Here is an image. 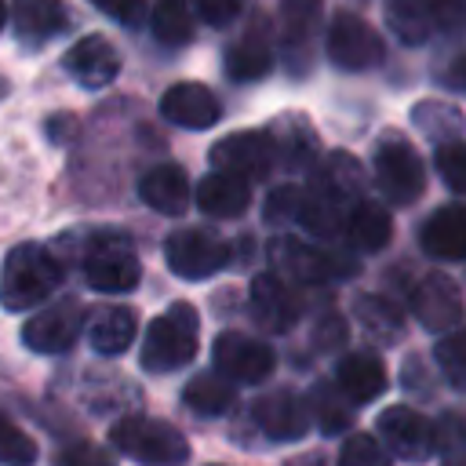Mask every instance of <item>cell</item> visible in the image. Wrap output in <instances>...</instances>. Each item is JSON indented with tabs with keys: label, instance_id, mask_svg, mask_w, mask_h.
<instances>
[{
	"label": "cell",
	"instance_id": "obj_44",
	"mask_svg": "<svg viewBox=\"0 0 466 466\" xmlns=\"http://www.w3.org/2000/svg\"><path fill=\"white\" fill-rule=\"evenodd\" d=\"M47 131H51V138H55V142H66V138H73V135H76V120H73L69 113H58V116H51V120H47Z\"/></svg>",
	"mask_w": 466,
	"mask_h": 466
},
{
	"label": "cell",
	"instance_id": "obj_1",
	"mask_svg": "<svg viewBox=\"0 0 466 466\" xmlns=\"http://www.w3.org/2000/svg\"><path fill=\"white\" fill-rule=\"evenodd\" d=\"M360 186H364L360 164L350 153H331L328 160H320L309 171L295 222H302L306 233H313V237L346 233V218L360 204Z\"/></svg>",
	"mask_w": 466,
	"mask_h": 466
},
{
	"label": "cell",
	"instance_id": "obj_17",
	"mask_svg": "<svg viewBox=\"0 0 466 466\" xmlns=\"http://www.w3.org/2000/svg\"><path fill=\"white\" fill-rule=\"evenodd\" d=\"M302 302L291 291V280H284L280 273H258L251 280V317L258 320V328L284 335L299 324Z\"/></svg>",
	"mask_w": 466,
	"mask_h": 466
},
{
	"label": "cell",
	"instance_id": "obj_49",
	"mask_svg": "<svg viewBox=\"0 0 466 466\" xmlns=\"http://www.w3.org/2000/svg\"><path fill=\"white\" fill-rule=\"evenodd\" d=\"M4 95H7V84H4V80H0V98H4Z\"/></svg>",
	"mask_w": 466,
	"mask_h": 466
},
{
	"label": "cell",
	"instance_id": "obj_20",
	"mask_svg": "<svg viewBox=\"0 0 466 466\" xmlns=\"http://www.w3.org/2000/svg\"><path fill=\"white\" fill-rule=\"evenodd\" d=\"M193 200L208 218H237L251 204V182H244L229 171H211L197 182Z\"/></svg>",
	"mask_w": 466,
	"mask_h": 466
},
{
	"label": "cell",
	"instance_id": "obj_43",
	"mask_svg": "<svg viewBox=\"0 0 466 466\" xmlns=\"http://www.w3.org/2000/svg\"><path fill=\"white\" fill-rule=\"evenodd\" d=\"M342 331H346V328H342L339 317H324L320 328H317V346H320V350H335V346H342V339H346Z\"/></svg>",
	"mask_w": 466,
	"mask_h": 466
},
{
	"label": "cell",
	"instance_id": "obj_35",
	"mask_svg": "<svg viewBox=\"0 0 466 466\" xmlns=\"http://www.w3.org/2000/svg\"><path fill=\"white\" fill-rule=\"evenodd\" d=\"M433 360L455 390H466V331L441 335V342L433 346Z\"/></svg>",
	"mask_w": 466,
	"mask_h": 466
},
{
	"label": "cell",
	"instance_id": "obj_46",
	"mask_svg": "<svg viewBox=\"0 0 466 466\" xmlns=\"http://www.w3.org/2000/svg\"><path fill=\"white\" fill-rule=\"evenodd\" d=\"M288 466H324L320 459H295V462H288Z\"/></svg>",
	"mask_w": 466,
	"mask_h": 466
},
{
	"label": "cell",
	"instance_id": "obj_19",
	"mask_svg": "<svg viewBox=\"0 0 466 466\" xmlns=\"http://www.w3.org/2000/svg\"><path fill=\"white\" fill-rule=\"evenodd\" d=\"M419 244H422L426 255L444 258V262L466 258V204H444V208H437L422 222Z\"/></svg>",
	"mask_w": 466,
	"mask_h": 466
},
{
	"label": "cell",
	"instance_id": "obj_33",
	"mask_svg": "<svg viewBox=\"0 0 466 466\" xmlns=\"http://www.w3.org/2000/svg\"><path fill=\"white\" fill-rule=\"evenodd\" d=\"M149 25H153V36L167 47H182L193 40V15L186 0H157Z\"/></svg>",
	"mask_w": 466,
	"mask_h": 466
},
{
	"label": "cell",
	"instance_id": "obj_26",
	"mask_svg": "<svg viewBox=\"0 0 466 466\" xmlns=\"http://www.w3.org/2000/svg\"><path fill=\"white\" fill-rule=\"evenodd\" d=\"M390 237H393V218H390L386 204L360 197V204L346 218V240L360 251H382L390 244Z\"/></svg>",
	"mask_w": 466,
	"mask_h": 466
},
{
	"label": "cell",
	"instance_id": "obj_24",
	"mask_svg": "<svg viewBox=\"0 0 466 466\" xmlns=\"http://www.w3.org/2000/svg\"><path fill=\"white\" fill-rule=\"evenodd\" d=\"M437 22V0H386V25L404 47L426 44Z\"/></svg>",
	"mask_w": 466,
	"mask_h": 466
},
{
	"label": "cell",
	"instance_id": "obj_45",
	"mask_svg": "<svg viewBox=\"0 0 466 466\" xmlns=\"http://www.w3.org/2000/svg\"><path fill=\"white\" fill-rule=\"evenodd\" d=\"M444 84H448L451 91H466V55H459V58L444 69Z\"/></svg>",
	"mask_w": 466,
	"mask_h": 466
},
{
	"label": "cell",
	"instance_id": "obj_40",
	"mask_svg": "<svg viewBox=\"0 0 466 466\" xmlns=\"http://www.w3.org/2000/svg\"><path fill=\"white\" fill-rule=\"evenodd\" d=\"M299 204H302V189L299 186L273 189L269 200H266V222H295L299 218Z\"/></svg>",
	"mask_w": 466,
	"mask_h": 466
},
{
	"label": "cell",
	"instance_id": "obj_18",
	"mask_svg": "<svg viewBox=\"0 0 466 466\" xmlns=\"http://www.w3.org/2000/svg\"><path fill=\"white\" fill-rule=\"evenodd\" d=\"M160 116L167 124H175V127L204 131V127L218 124L222 106H218V98H215L211 87H204L197 80H182V84H171L160 95Z\"/></svg>",
	"mask_w": 466,
	"mask_h": 466
},
{
	"label": "cell",
	"instance_id": "obj_6",
	"mask_svg": "<svg viewBox=\"0 0 466 466\" xmlns=\"http://www.w3.org/2000/svg\"><path fill=\"white\" fill-rule=\"evenodd\" d=\"M269 262L273 273H280L291 284H328V280H350L357 273V262L350 255H331L299 237H277L269 244Z\"/></svg>",
	"mask_w": 466,
	"mask_h": 466
},
{
	"label": "cell",
	"instance_id": "obj_14",
	"mask_svg": "<svg viewBox=\"0 0 466 466\" xmlns=\"http://www.w3.org/2000/svg\"><path fill=\"white\" fill-rule=\"evenodd\" d=\"M408 306H411L415 320L433 335H448L462 320V291L448 273H426L411 288Z\"/></svg>",
	"mask_w": 466,
	"mask_h": 466
},
{
	"label": "cell",
	"instance_id": "obj_47",
	"mask_svg": "<svg viewBox=\"0 0 466 466\" xmlns=\"http://www.w3.org/2000/svg\"><path fill=\"white\" fill-rule=\"evenodd\" d=\"M444 466H466V455H451Z\"/></svg>",
	"mask_w": 466,
	"mask_h": 466
},
{
	"label": "cell",
	"instance_id": "obj_22",
	"mask_svg": "<svg viewBox=\"0 0 466 466\" xmlns=\"http://www.w3.org/2000/svg\"><path fill=\"white\" fill-rule=\"evenodd\" d=\"M15 11V36L25 47H36L69 29V11L62 0H11Z\"/></svg>",
	"mask_w": 466,
	"mask_h": 466
},
{
	"label": "cell",
	"instance_id": "obj_23",
	"mask_svg": "<svg viewBox=\"0 0 466 466\" xmlns=\"http://www.w3.org/2000/svg\"><path fill=\"white\" fill-rule=\"evenodd\" d=\"M138 197L160 215H186L189 211V178L178 164H157L142 175Z\"/></svg>",
	"mask_w": 466,
	"mask_h": 466
},
{
	"label": "cell",
	"instance_id": "obj_34",
	"mask_svg": "<svg viewBox=\"0 0 466 466\" xmlns=\"http://www.w3.org/2000/svg\"><path fill=\"white\" fill-rule=\"evenodd\" d=\"M350 397L346 393H335L328 382H317L313 386V397H309V411L317 415V422H320V433H328V437H335V433H342V430H350V422H353V411H350V404H346Z\"/></svg>",
	"mask_w": 466,
	"mask_h": 466
},
{
	"label": "cell",
	"instance_id": "obj_5",
	"mask_svg": "<svg viewBox=\"0 0 466 466\" xmlns=\"http://www.w3.org/2000/svg\"><path fill=\"white\" fill-rule=\"evenodd\" d=\"M109 444L142 466H182L189 459V441L171 422L149 415H124L113 422Z\"/></svg>",
	"mask_w": 466,
	"mask_h": 466
},
{
	"label": "cell",
	"instance_id": "obj_38",
	"mask_svg": "<svg viewBox=\"0 0 466 466\" xmlns=\"http://www.w3.org/2000/svg\"><path fill=\"white\" fill-rule=\"evenodd\" d=\"M433 160H437V175L444 178V186L455 193H466V142L455 138V142L437 146Z\"/></svg>",
	"mask_w": 466,
	"mask_h": 466
},
{
	"label": "cell",
	"instance_id": "obj_21",
	"mask_svg": "<svg viewBox=\"0 0 466 466\" xmlns=\"http://www.w3.org/2000/svg\"><path fill=\"white\" fill-rule=\"evenodd\" d=\"M335 382L339 390L350 397V404H371L375 397L386 393L390 386V375H386V364L375 357V353H346L339 360V371H335Z\"/></svg>",
	"mask_w": 466,
	"mask_h": 466
},
{
	"label": "cell",
	"instance_id": "obj_32",
	"mask_svg": "<svg viewBox=\"0 0 466 466\" xmlns=\"http://www.w3.org/2000/svg\"><path fill=\"white\" fill-rule=\"evenodd\" d=\"M277 127H280L277 138H273V142H277V160H284V164L295 167V171L309 167L313 157H317V135H313L309 120H302V116H284Z\"/></svg>",
	"mask_w": 466,
	"mask_h": 466
},
{
	"label": "cell",
	"instance_id": "obj_13",
	"mask_svg": "<svg viewBox=\"0 0 466 466\" xmlns=\"http://www.w3.org/2000/svg\"><path fill=\"white\" fill-rule=\"evenodd\" d=\"M80 328H84V309H80V302L62 299V302L44 306L40 313H33V317L22 324V342H25V350H33V353H66V350H73Z\"/></svg>",
	"mask_w": 466,
	"mask_h": 466
},
{
	"label": "cell",
	"instance_id": "obj_30",
	"mask_svg": "<svg viewBox=\"0 0 466 466\" xmlns=\"http://www.w3.org/2000/svg\"><path fill=\"white\" fill-rule=\"evenodd\" d=\"M182 400H186L197 415H226V411L233 408L237 393H233V386L226 382L222 371H200V375H193V379L186 382Z\"/></svg>",
	"mask_w": 466,
	"mask_h": 466
},
{
	"label": "cell",
	"instance_id": "obj_25",
	"mask_svg": "<svg viewBox=\"0 0 466 466\" xmlns=\"http://www.w3.org/2000/svg\"><path fill=\"white\" fill-rule=\"evenodd\" d=\"M135 328H138L135 309H127V306H106V309H98L87 320V342H91L95 353L116 357V353H124L131 346Z\"/></svg>",
	"mask_w": 466,
	"mask_h": 466
},
{
	"label": "cell",
	"instance_id": "obj_12",
	"mask_svg": "<svg viewBox=\"0 0 466 466\" xmlns=\"http://www.w3.org/2000/svg\"><path fill=\"white\" fill-rule=\"evenodd\" d=\"M379 433H382L386 448H390L397 459H404V462H426V459L441 448V444H437V426H433L422 411H415V408H408V404L386 408V411L379 415Z\"/></svg>",
	"mask_w": 466,
	"mask_h": 466
},
{
	"label": "cell",
	"instance_id": "obj_39",
	"mask_svg": "<svg viewBox=\"0 0 466 466\" xmlns=\"http://www.w3.org/2000/svg\"><path fill=\"white\" fill-rule=\"evenodd\" d=\"M55 466H116L113 451H106L102 444H91V441H76L69 448L58 451Z\"/></svg>",
	"mask_w": 466,
	"mask_h": 466
},
{
	"label": "cell",
	"instance_id": "obj_41",
	"mask_svg": "<svg viewBox=\"0 0 466 466\" xmlns=\"http://www.w3.org/2000/svg\"><path fill=\"white\" fill-rule=\"evenodd\" d=\"M98 11H106L113 22H120V25H142L146 22V11H149V4L146 0H91Z\"/></svg>",
	"mask_w": 466,
	"mask_h": 466
},
{
	"label": "cell",
	"instance_id": "obj_31",
	"mask_svg": "<svg viewBox=\"0 0 466 466\" xmlns=\"http://www.w3.org/2000/svg\"><path fill=\"white\" fill-rule=\"evenodd\" d=\"M320 11H324V0H280V15H277L280 44L288 51L306 47L320 22Z\"/></svg>",
	"mask_w": 466,
	"mask_h": 466
},
{
	"label": "cell",
	"instance_id": "obj_48",
	"mask_svg": "<svg viewBox=\"0 0 466 466\" xmlns=\"http://www.w3.org/2000/svg\"><path fill=\"white\" fill-rule=\"evenodd\" d=\"M4 22H7V4L0 0V29H4Z\"/></svg>",
	"mask_w": 466,
	"mask_h": 466
},
{
	"label": "cell",
	"instance_id": "obj_8",
	"mask_svg": "<svg viewBox=\"0 0 466 466\" xmlns=\"http://www.w3.org/2000/svg\"><path fill=\"white\" fill-rule=\"evenodd\" d=\"M164 258H167V269L182 280H208L215 277L226 262H229V244L208 229H175L164 244Z\"/></svg>",
	"mask_w": 466,
	"mask_h": 466
},
{
	"label": "cell",
	"instance_id": "obj_42",
	"mask_svg": "<svg viewBox=\"0 0 466 466\" xmlns=\"http://www.w3.org/2000/svg\"><path fill=\"white\" fill-rule=\"evenodd\" d=\"M193 11L208 22V25H229L240 18L244 0H193Z\"/></svg>",
	"mask_w": 466,
	"mask_h": 466
},
{
	"label": "cell",
	"instance_id": "obj_16",
	"mask_svg": "<svg viewBox=\"0 0 466 466\" xmlns=\"http://www.w3.org/2000/svg\"><path fill=\"white\" fill-rule=\"evenodd\" d=\"M62 66H66V73H73V80L80 87L98 91V87H106V84L116 80L124 58H120V51H116L113 40H106L102 33H91V36H80L62 55Z\"/></svg>",
	"mask_w": 466,
	"mask_h": 466
},
{
	"label": "cell",
	"instance_id": "obj_9",
	"mask_svg": "<svg viewBox=\"0 0 466 466\" xmlns=\"http://www.w3.org/2000/svg\"><path fill=\"white\" fill-rule=\"evenodd\" d=\"M211 164L244 182H262L277 164V142L266 131H233L211 146Z\"/></svg>",
	"mask_w": 466,
	"mask_h": 466
},
{
	"label": "cell",
	"instance_id": "obj_27",
	"mask_svg": "<svg viewBox=\"0 0 466 466\" xmlns=\"http://www.w3.org/2000/svg\"><path fill=\"white\" fill-rule=\"evenodd\" d=\"M411 124L433 142V146H444V142H455L462 138V113L451 106V102H441V98H422L411 106Z\"/></svg>",
	"mask_w": 466,
	"mask_h": 466
},
{
	"label": "cell",
	"instance_id": "obj_29",
	"mask_svg": "<svg viewBox=\"0 0 466 466\" xmlns=\"http://www.w3.org/2000/svg\"><path fill=\"white\" fill-rule=\"evenodd\" d=\"M269 69H273V47H269L258 33L244 36L240 44H233V47L226 51V76H229L233 84H255V80H262Z\"/></svg>",
	"mask_w": 466,
	"mask_h": 466
},
{
	"label": "cell",
	"instance_id": "obj_37",
	"mask_svg": "<svg viewBox=\"0 0 466 466\" xmlns=\"http://www.w3.org/2000/svg\"><path fill=\"white\" fill-rule=\"evenodd\" d=\"M339 466H390V451L371 433H350L342 441Z\"/></svg>",
	"mask_w": 466,
	"mask_h": 466
},
{
	"label": "cell",
	"instance_id": "obj_3",
	"mask_svg": "<svg viewBox=\"0 0 466 466\" xmlns=\"http://www.w3.org/2000/svg\"><path fill=\"white\" fill-rule=\"evenodd\" d=\"M197 331H200V317L189 302H171L167 313L153 317L138 350V364L149 375L160 371H175L182 364H189L197 357Z\"/></svg>",
	"mask_w": 466,
	"mask_h": 466
},
{
	"label": "cell",
	"instance_id": "obj_2",
	"mask_svg": "<svg viewBox=\"0 0 466 466\" xmlns=\"http://www.w3.org/2000/svg\"><path fill=\"white\" fill-rule=\"evenodd\" d=\"M62 284V262L44 244H18L7 251L0 269V306L7 313H22L44 306Z\"/></svg>",
	"mask_w": 466,
	"mask_h": 466
},
{
	"label": "cell",
	"instance_id": "obj_28",
	"mask_svg": "<svg viewBox=\"0 0 466 466\" xmlns=\"http://www.w3.org/2000/svg\"><path fill=\"white\" fill-rule=\"evenodd\" d=\"M360 328L379 342V346H393L400 335H404V313L400 306H393L390 299L382 295H360L357 306H353Z\"/></svg>",
	"mask_w": 466,
	"mask_h": 466
},
{
	"label": "cell",
	"instance_id": "obj_11",
	"mask_svg": "<svg viewBox=\"0 0 466 466\" xmlns=\"http://www.w3.org/2000/svg\"><path fill=\"white\" fill-rule=\"evenodd\" d=\"M386 47L379 40V33L353 11H339L328 25V58L339 66V69H350V73H364V69H375L382 62Z\"/></svg>",
	"mask_w": 466,
	"mask_h": 466
},
{
	"label": "cell",
	"instance_id": "obj_7",
	"mask_svg": "<svg viewBox=\"0 0 466 466\" xmlns=\"http://www.w3.org/2000/svg\"><path fill=\"white\" fill-rule=\"evenodd\" d=\"M375 182L386 193V200H393L397 208H408L422 197L426 189V167L419 149L404 138V135H382L375 146Z\"/></svg>",
	"mask_w": 466,
	"mask_h": 466
},
{
	"label": "cell",
	"instance_id": "obj_10",
	"mask_svg": "<svg viewBox=\"0 0 466 466\" xmlns=\"http://www.w3.org/2000/svg\"><path fill=\"white\" fill-rule=\"evenodd\" d=\"M211 364L215 371H222L226 379L233 382H244V386H255V382H266L277 368V353L255 339V335H244V331H222L211 346Z\"/></svg>",
	"mask_w": 466,
	"mask_h": 466
},
{
	"label": "cell",
	"instance_id": "obj_15",
	"mask_svg": "<svg viewBox=\"0 0 466 466\" xmlns=\"http://www.w3.org/2000/svg\"><path fill=\"white\" fill-rule=\"evenodd\" d=\"M251 419H255V426H258L269 441L291 444V441H302V437H306L313 411L302 404V397H299L295 390L280 386V390H273V393L255 397V404H251Z\"/></svg>",
	"mask_w": 466,
	"mask_h": 466
},
{
	"label": "cell",
	"instance_id": "obj_36",
	"mask_svg": "<svg viewBox=\"0 0 466 466\" xmlns=\"http://www.w3.org/2000/svg\"><path fill=\"white\" fill-rule=\"evenodd\" d=\"M36 462V441L18 430L7 415H0V466H33Z\"/></svg>",
	"mask_w": 466,
	"mask_h": 466
},
{
	"label": "cell",
	"instance_id": "obj_4",
	"mask_svg": "<svg viewBox=\"0 0 466 466\" xmlns=\"http://www.w3.org/2000/svg\"><path fill=\"white\" fill-rule=\"evenodd\" d=\"M80 269H84L87 288H95L102 295H127L131 288H138V277H142V262L135 255L131 237H124L116 229H102V233L87 237Z\"/></svg>",
	"mask_w": 466,
	"mask_h": 466
}]
</instances>
